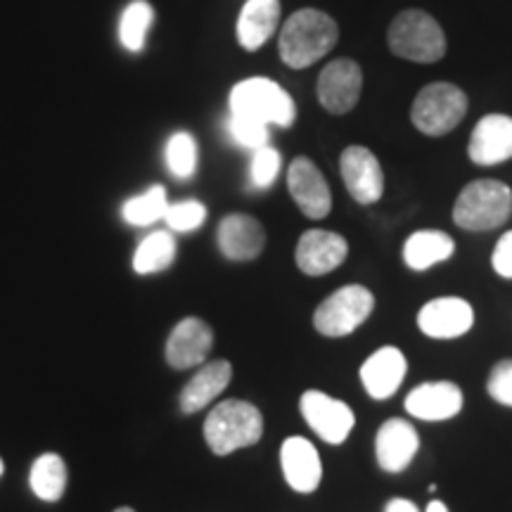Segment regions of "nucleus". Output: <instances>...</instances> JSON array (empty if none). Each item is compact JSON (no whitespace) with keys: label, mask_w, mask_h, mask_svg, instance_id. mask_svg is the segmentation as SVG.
<instances>
[{"label":"nucleus","mask_w":512,"mask_h":512,"mask_svg":"<svg viewBox=\"0 0 512 512\" xmlns=\"http://www.w3.org/2000/svg\"><path fill=\"white\" fill-rule=\"evenodd\" d=\"M339 41V27L328 12L304 8L287 17L278 36L280 60L290 69H306L323 60Z\"/></svg>","instance_id":"1"},{"label":"nucleus","mask_w":512,"mask_h":512,"mask_svg":"<svg viewBox=\"0 0 512 512\" xmlns=\"http://www.w3.org/2000/svg\"><path fill=\"white\" fill-rule=\"evenodd\" d=\"M264 437V415L254 403L228 399L216 403L204 420V441L216 456H230L240 448L259 444Z\"/></svg>","instance_id":"2"},{"label":"nucleus","mask_w":512,"mask_h":512,"mask_svg":"<svg viewBox=\"0 0 512 512\" xmlns=\"http://www.w3.org/2000/svg\"><path fill=\"white\" fill-rule=\"evenodd\" d=\"M512 216V190L503 181L477 178L460 190L453 204V221L463 230L486 233L501 228Z\"/></svg>","instance_id":"3"},{"label":"nucleus","mask_w":512,"mask_h":512,"mask_svg":"<svg viewBox=\"0 0 512 512\" xmlns=\"http://www.w3.org/2000/svg\"><path fill=\"white\" fill-rule=\"evenodd\" d=\"M389 50L396 57L418 64H434L446 55V34L441 24L425 10H403L387 31Z\"/></svg>","instance_id":"4"},{"label":"nucleus","mask_w":512,"mask_h":512,"mask_svg":"<svg viewBox=\"0 0 512 512\" xmlns=\"http://www.w3.org/2000/svg\"><path fill=\"white\" fill-rule=\"evenodd\" d=\"M230 114L261 121L266 126L290 128L297 119V105L280 83L264 76H252L235 83L228 95Z\"/></svg>","instance_id":"5"},{"label":"nucleus","mask_w":512,"mask_h":512,"mask_svg":"<svg viewBox=\"0 0 512 512\" xmlns=\"http://www.w3.org/2000/svg\"><path fill=\"white\" fill-rule=\"evenodd\" d=\"M467 107H470V100H467L463 88L437 81L415 95L411 105V121L425 136L441 138L465 119Z\"/></svg>","instance_id":"6"},{"label":"nucleus","mask_w":512,"mask_h":512,"mask_svg":"<svg viewBox=\"0 0 512 512\" xmlns=\"http://www.w3.org/2000/svg\"><path fill=\"white\" fill-rule=\"evenodd\" d=\"M375 309V297L363 285H344L318 304L313 313V328L323 337H349L370 318Z\"/></svg>","instance_id":"7"},{"label":"nucleus","mask_w":512,"mask_h":512,"mask_svg":"<svg viewBox=\"0 0 512 512\" xmlns=\"http://www.w3.org/2000/svg\"><path fill=\"white\" fill-rule=\"evenodd\" d=\"M299 411H302L306 425L318 434L325 444L339 446L349 439L356 427V415L344 401L335 396L309 389L299 399Z\"/></svg>","instance_id":"8"},{"label":"nucleus","mask_w":512,"mask_h":512,"mask_svg":"<svg viewBox=\"0 0 512 512\" xmlns=\"http://www.w3.org/2000/svg\"><path fill=\"white\" fill-rule=\"evenodd\" d=\"M361 91L363 69L351 57H337L325 64L316 83L318 102L330 114H349L361 100Z\"/></svg>","instance_id":"9"},{"label":"nucleus","mask_w":512,"mask_h":512,"mask_svg":"<svg viewBox=\"0 0 512 512\" xmlns=\"http://www.w3.org/2000/svg\"><path fill=\"white\" fill-rule=\"evenodd\" d=\"M339 174L351 200L370 207L384 195V171L380 159L366 145H349L339 157Z\"/></svg>","instance_id":"10"},{"label":"nucleus","mask_w":512,"mask_h":512,"mask_svg":"<svg viewBox=\"0 0 512 512\" xmlns=\"http://www.w3.org/2000/svg\"><path fill=\"white\" fill-rule=\"evenodd\" d=\"M287 190H290L294 204H297L306 219L320 221L330 214V185L309 157L292 159L290 169H287Z\"/></svg>","instance_id":"11"},{"label":"nucleus","mask_w":512,"mask_h":512,"mask_svg":"<svg viewBox=\"0 0 512 512\" xmlns=\"http://www.w3.org/2000/svg\"><path fill=\"white\" fill-rule=\"evenodd\" d=\"M349 242L339 233L332 230H306L299 238L297 249H294V261L304 275L318 278V275H328L347 261Z\"/></svg>","instance_id":"12"},{"label":"nucleus","mask_w":512,"mask_h":512,"mask_svg":"<svg viewBox=\"0 0 512 512\" xmlns=\"http://www.w3.org/2000/svg\"><path fill=\"white\" fill-rule=\"evenodd\" d=\"M475 325V309L463 297L430 299L418 311V328L430 339H458Z\"/></svg>","instance_id":"13"},{"label":"nucleus","mask_w":512,"mask_h":512,"mask_svg":"<svg viewBox=\"0 0 512 512\" xmlns=\"http://www.w3.org/2000/svg\"><path fill=\"white\" fill-rule=\"evenodd\" d=\"M420 451V434L408 420L389 418L375 434L377 465L389 475H401Z\"/></svg>","instance_id":"14"},{"label":"nucleus","mask_w":512,"mask_h":512,"mask_svg":"<svg viewBox=\"0 0 512 512\" xmlns=\"http://www.w3.org/2000/svg\"><path fill=\"white\" fill-rule=\"evenodd\" d=\"M214 347V332L202 318H183L166 339V363L174 370L200 368Z\"/></svg>","instance_id":"15"},{"label":"nucleus","mask_w":512,"mask_h":512,"mask_svg":"<svg viewBox=\"0 0 512 512\" xmlns=\"http://www.w3.org/2000/svg\"><path fill=\"white\" fill-rule=\"evenodd\" d=\"M406 413L425 422H444L463 411V389L456 382H422L406 396Z\"/></svg>","instance_id":"16"},{"label":"nucleus","mask_w":512,"mask_h":512,"mask_svg":"<svg viewBox=\"0 0 512 512\" xmlns=\"http://www.w3.org/2000/svg\"><path fill=\"white\" fill-rule=\"evenodd\" d=\"M408 361L401 349L396 347H382L370 354L363 361L358 377H361L363 389L370 399L387 401L399 392V387L406 380Z\"/></svg>","instance_id":"17"},{"label":"nucleus","mask_w":512,"mask_h":512,"mask_svg":"<svg viewBox=\"0 0 512 512\" xmlns=\"http://www.w3.org/2000/svg\"><path fill=\"white\" fill-rule=\"evenodd\" d=\"M467 157L477 166H496L512 159V117L494 112L479 119L467 145Z\"/></svg>","instance_id":"18"},{"label":"nucleus","mask_w":512,"mask_h":512,"mask_svg":"<svg viewBox=\"0 0 512 512\" xmlns=\"http://www.w3.org/2000/svg\"><path fill=\"white\" fill-rule=\"evenodd\" d=\"M280 467L287 486L297 494H313L323 482L318 448L304 437H287L280 446Z\"/></svg>","instance_id":"19"},{"label":"nucleus","mask_w":512,"mask_h":512,"mask_svg":"<svg viewBox=\"0 0 512 512\" xmlns=\"http://www.w3.org/2000/svg\"><path fill=\"white\" fill-rule=\"evenodd\" d=\"M216 242L228 261H254L266 247V230L254 216L228 214L219 223Z\"/></svg>","instance_id":"20"},{"label":"nucleus","mask_w":512,"mask_h":512,"mask_svg":"<svg viewBox=\"0 0 512 512\" xmlns=\"http://www.w3.org/2000/svg\"><path fill=\"white\" fill-rule=\"evenodd\" d=\"M230 380H233V366H230V361H209V363H202L200 368H197V373L190 377L188 384L183 387L181 392V411L185 415H192V413H200L202 408H207L211 401L219 399V396L226 392Z\"/></svg>","instance_id":"21"},{"label":"nucleus","mask_w":512,"mask_h":512,"mask_svg":"<svg viewBox=\"0 0 512 512\" xmlns=\"http://www.w3.org/2000/svg\"><path fill=\"white\" fill-rule=\"evenodd\" d=\"M280 0H247L238 17V43L247 53L264 48L280 24Z\"/></svg>","instance_id":"22"},{"label":"nucleus","mask_w":512,"mask_h":512,"mask_svg":"<svg viewBox=\"0 0 512 512\" xmlns=\"http://www.w3.org/2000/svg\"><path fill=\"white\" fill-rule=\"evenodd\" d=\"M403 264L411 271H430L456 254V242L444 230H418L403 242Z\"/></svg>","instance_id":"23"},{"label":"nucleus","mask_w":512,"mask_h":512,"mask_svg":"<svg viewBox=\"0 0 512 512\" xmlns=\"http://www.w3.org/2000/svg\"><path fill=\"white\" fill-rule=\"evenodd\" d=\"M29 486L36 498L46 503H55L67 489V465L57 453H43L34 460L29 472Z\"/></svg>","instance_id":"24"},{"label":"nucleus","mask_w":512,"mask_h":512,"mask_svg":"<svg viewBox=\"0 0 512 512\" xmlns=\"http://www.w3.org/2000/svg\"><path fill=\"white\" fill-rule=\"evenodd\" d=\"M176 259V238L171 230H155L147 238L140 240V245L133 254V271L138 275H150L166 271Z\"/></svg>","instance_id":"25"},{"label":"nucleus","mask_w":512,"mask_h":512,"mask_svg":"<svg viewBox=\"0 0 512 512\" xmlns=\"http://www.w3.org/2000/svg\"><path fill=\"white\" fill-rule=\"evenodd\" d=\"M155 22V10L147 0H133L126 5L119 19V41L128 53H140L145 48L147 31Z\"/></svg>","instance_id":"26"},{"label":"nucleus","mask_w":512,"mask_h":512,"mask_svg":"<svg viewBox=\"0 0 512 512\" xmlns=\"http://www.w3.org/2000/svg\"><path fill=\"white\" fill-rule=\"evenodd\" d=\"M169 209V200H166V190L162 185H152L143 195L131 197L121 207V216L131 226H152V223L162 221Z\"/></svg>","instance_id":"27"},{"label":"nucleus","mask_w":512,"mask_h":512,"mask_svg":"<svg viewBox=\"0 0 512 512\" xmlns=\"http://www.w3.org/2000/svg\"><path fill=\"white\" fill-rule=\"evenodd\" d=\"M166 166L178 181H188L197 171V143L188 131H178L166 143Z\"/></svg>","instance_id":"28"},{"label":"nucleus","mask_w":512,"mask_h":512,"mask_svg":"<svg viewBox=\"0 0 512 512\" xmlns=\"http://www.w3.org/2000/svg\"><path fill=\"white\" fill-rule=\"evenodd\" d=\"M271 126L261 124V121L240 117V114H228L226 131L228 138L233 140L238 147H245V150H259V147L268 145V138H271Z\"/></svg>","instance_id":"29"},{"label":"nucleus","mask_w":512,"mask_h":512,"mask_svg":"<svg viewBox=\"0 0 512 512\" xmlns=\"http://www.w3.org/2000/svg\"><path fill=\"white\" fill-rule=\"evenodd\" d=\"M280 166H283V159H280V152L275 147L264 145L254 150L252 164H249V185L254 190H268L278 181Z\"/></svg>","instance_id":"30"},{"label":"nucleus","mask_w":512,"mask_h":512,"mask_svg":"<svg viewBox=\"0 0 512 512\" xmlns=\"http://www.w3.org/2000/svg\"><path fill=\"white\" fill-rule=\"evenodd\" d=\"M164 221L171 233H192V230L202 228V223L207 221V207L197 200L169 204Z\"/></svg>","instance_id":"31"},{"label":"nucleus","mask_w":512,"mask_h":512,"mask_svg":"<svg viewBox=\"0 0 512 512\" xmlns=\"http://www.w3.org/2000/svg\"><path fill=\"white\" fill-rule=\"evenodd\" d=\"M486 392L496 403L512 408V358H503L496 363L489 382H486Z\"/></svg>","instance_id":"32"},{"label":"nucleus","mask_w":512,"mask_h":512,"mask_svg":"<svg viewBox=\"0 0 512 512\" xmlns=\"http://www.w3.org/2000/svg\"><path fill=\"white\" fill-rule=\"evenodd\" d=\"M491 266L501 278L512 280V230L503 233L501 240L496 242L494 254H491Z\"/></svg>","instance_id":"33"},{"label":"nucleus","mask_w":512,"mask_h":512,"mask_svg":"<svg viewBox=\"0 0 512 512\" xmlns=\"http://www.w3.org/2000/svg\"><path fill=\"white\" fill-rule=\"evenodd\" d=\"M384 512H420V510L418 505L408 501V498H392V501H387V505H384Z\"/></svg>","instance_id":"34"},{"label":"nucleus","mask_w":512,"mask_h":512,"mask_svg":"<svg viewBox=\"0 0 512 512\" xmlns=\"http://www.w3.org/2000/svg\"><path fill=\"white\" fill-rule=\"evenodd\" d=\"M422 512H448V505L444 501H437V498H434V501L427 503V508Z\"/></svg>","instance_id":"35"},{"label":"nucleus","mask_w":512,"mask_h":512,"mask_svg":"<svg viewBox=\"0 0 512 512\" xmlns=\"http://www.w3.org/2000/svg\"><path fill=\"white\" fill-rule=\"evenodd\" d=\"M114 512H136V510H133V508H117Z\"/></svg>","instance_id":"36"},{"label":"nucleus","mask_w":512,"mask_h":512,"mask_svg":"<svg viewBox=\"0 0 512 512\" xmlns=\"http://www.w3.org/2000/svg\"><path fill=\"white\" fill-rule=\"evenodd\" d=\"M3 470H5V465H3V460H0V475H3Z\"/></svg>","instance_id":"37"}]
</instances>
